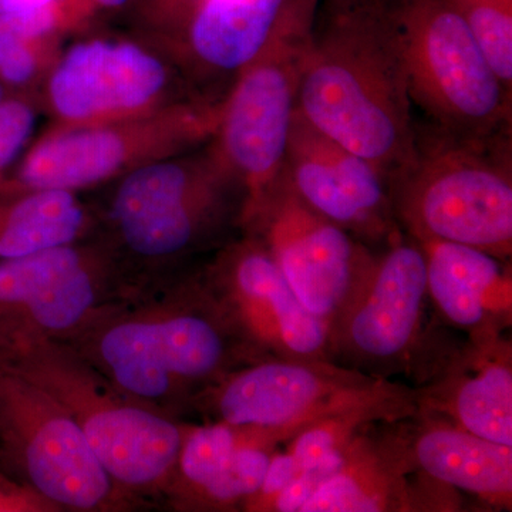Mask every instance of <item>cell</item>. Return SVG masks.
I'll return each mask as SVG.
<instances>
[{"instance_id":"obj_26","label":"cell","mask_w":512,"mask_h":512,"mask_svg":"<svg viewBox=\"0 0 512 512\" xmlns=\"http://www.w3.org/2000/svg\"><path fill=\"white\" fill-rule=\"evenodd\" d=\"M485 62L512 93V0H448Z\"/></svg>"},{"instance_id":"obj_10","label":"cell","mask_w":512,"mask_h":512,"mask_svg":"<svg viewBox=\"0 0 512 512\" xmlns=\"http://www.w3.org/2000/svg\"><path fill=\"white\" fill-rule=\"evenodd\" d=\"M103 239L0 261V365L45 342H67L133 295Z\"/></svg>"},{"instance_id":"obj_5","label":"cell","mask_w":512,"mask_h":512,"mask_svg":"<svg viewBox=\"0 0 512 512\" xmlns=\"http://www.w3.org/2000/svg\"><path fill=\"white\" fill-rule=\"evenodd\" d=\"M0 367L39 384L72 414L121 490L138 503L164 498L187 424L121 392L64 343L30 346Z\"/></svg>"},{"instance_id":"obj_27","label":"cell","mask_w":512,"mask_h":512,"mask_svg":"<svg viewBox=\"0 0 512 512\" xmlns=\"http://www.w3.org/2000/svg\"><path fill=\"white\" fill-rule=\"evenodd\" d=\"M40 110L36 97L22 94L0 103V187L35 138Z\"/></svg>"},{"instance_id":"obj_13","label":"cell","mask_w":512,"mask_h":512,"mask_svg":"<svg viewBox=\"0 0 512 512\" xmlns=\"http://www.w3.org/2000/svg\"><path fill=\"white\" fill-rule=\"evenodd\" d=\"M309 37L266 50L235 77L221 100L210 143L244 190L241 225L284 177Z\"/></svg>"},{"instance_id":"obj_21","label":"cell","mask_w":512,"mask_h":512,"mask_svg":"<svg viewBox=\"0 0 512 512\" xmlns=\"http://www.w3.org/2000/svg\"><path fill=\"white\" fill-rule=\"evenodd\" d=\"M412 471L393 436L377 441L360 431L302 512L439 511L436 485L416 487Z\"/></svg>"},{"instance_id":"obj_18","label":"cell","mask_w":512,"mask_h":512,"mask_svg":"<svg viewBox=\"0 0 512 512\" xmlns=\"http://www.w3.org/2000/svg\"><path fill=\"white\" fill-rule=\"evenodd\" d=\"M416 393L417 413L512 447V349L507 336L446 350Z\"/></svg>"},{"instance_id":"obj_32","label":"cell","mask_w":512,"mask_h":512,"mask_svg":"<svg viewBox=\"0 0 512 512\" xmlns=\"http://www.w3.org/2000/svg\"><path fill=\"white\" fill-rule=\"evenodd\" d=\"M8 96L9 94L6 92L5 87H3L2 83H0V103H2V101L5 100Z\"/></svg>"},{"instance_id":"obj_14","label":"cell","mask_w":512,"mask_h":512,"mask_svg":"<svg viewBox=\"0 0 512 512\" xmlns=\"http://www.w3.org/2000/svg\"><path fill=\"white\" fill-rule=\"evenodd\" d=\"M241 231L265 245L302 305L329 330L372 261V248L299 200L285 177Z\"/></svg>"},{"instance_id":"obj_7","label":"cell","mask_w":512,"mask_h":512,"mask_svg":"<svg viewBox=\"0 0 512 512\" xmlns=\"http://www.w3.org/2000/svg\"><path fill=\"white\" fill-rule=\"evenodd\" d=\"M221 101H175L150 113L84 126H50L33 138L0 192H82L110 185L136 168L210 143Z\"/></svg>"},{"instance_id":"obj_33","label":"cell","mask_w":512,"mask_h":512,"mask_svg":"<svg viewBox=\"0 0 512 512\" xmlns=\"http://www.w3.org/2000/svg\"><path fill=\"white\" fill-rule=\"evenodd\" d=\"M343 2H346V0H326V6H338Z\"/></svg>"},{"instance_id":"obj_11","label":"cell","mask_w":512,"mask_h":512,"mask_svg":"<svg viewBox=\"0 0 512 512\" xmlns=\"http://www.w3.org/2000/svg\"><path fill=\"white\" fill-rule=\"evenodd\" d=\"M0 467L60 510L127 511L121 490L72 414L39 384L0 367Z\"/></svg>"},{"instance_id":"obj_19","label":"cell","mask_w":512,"mask_h":512,"mask_svg":"<svg viewBox=\"0 0 512 512\" xmlns=\"http://www.w3.org/2000/svg\"><path fill=\"white\" fill-rule=\"evenodd\" d=\"M419 244L437 315L474 342L505 335L512 322L511 261L456 242Z\"/></svg>"},{"instance_id":"obj_23","label":"cell","mask_w":512,"mask_h":512,"mask_svg":"<svg viewBox=\"0 0 512 512\" xmlns=\"http://www.w3.org/2000/svg\"><path fill=\"white\" fill-rule=\"evenodd\" d=\"M74 30L72 13L63 3L0 16V83L6 92L37 99L63 37Z\"/></svg>"},{"instance_id":"obj_9","label":"cell","mask_w":512,"mask_h":512,"mask_svg":"<svg viewBox=\"0 0 512 512\" xmlns=\"http://www.w3.org/2000/svg\"><path fill=\"white\" fill-rule=\"evenodd\" d=\"M429 305L423 249L403 232L373 252L330 326V359L382 379L424 366L421 375L427 377L443 353L430 348Z\"/></svg>"},{"instance_id":"obj_6","label":"cell","mask_w":512,"mask_h":512,"mask_svg":"<svg viewBox=\"0 0 512 512\" xmlns=\"http://www.w3.org/2000/svg\"><path fill=\"white\" fill-rule=\"evenodd\" d=\"M212 421L258 431L285 443L296 430L343 413L397 423L417 413L414 389L332 360L265 357L239 367L198 397Z\"/></svg>"},{"instance_id":"obj_29","label":"cell","mask_w":512,"mask_h":512,"mask_svg":"<svg viewBox=\"0 0 512 512\" xmlns=\"http://www.w3.org/2000/svg\"><path fill=\"white\" fill-rule=\"evenodd\" d=\"M136 3L150 35L164 42L180 28L195 0H136Z\"/></svg>"},{"instance_id":"obj_12","label":"cell","mask_w":512,"mask_h":512,"mask_svg":"<svg viewBox=\"0 0 512 512\" xmlns=\"http://www.w3.org/2000/svg\"><path fill=\"white\" fill-rule=\"evenodd\" d=\"M192 97L204 96L156 40L92 36L60 49L37 99L52 126H84L140 116Z\"/></svg>"},{"instance_id":"obj_2","label":"cell","mask_w":512,"mask_h":512,"mask_svg":"<svg viewBox=\"0 0 512 512\" xmlns=\"http://www.w3.org/2000/svg\"><path fill=\"white\" fill-rule=\"evenodd\" d=\"M299 114L387 180L413 150L416 119L387 0L326 6L303 53Z\"/></svg>"},{"instance_id":"obj_25","label":"cell","mask_w":512,"mask_h":512,"mask_svg":"<svg viewBox=\"0 0 512 512\" xmlns=\"http://www.w3.org/2000/svg\"><path fill=\"white\" fill-rule=\"evenodd\" d=\"M379 423L365 413H343L306 424L289 437L286 451L299 471L322 470L332 476L342 464L346 448L365 427Z\"/></svg>"},{"instance_id":"obj_30","label":"cell","mask_w":512,"mask_h":512,"mask_svg":"<svg viewBox=\"0 0 512 512\" xmlns=\"http://www.w3.org/2000/svg\"><path fill=\"white\" fill-rule=\"evenodd\" d=\"M0 512H62L25 481L0 467Z\"/></svg>"},{"instance_id":"obj_24","label":"cell","mask_w":512,"mask_h":512,"mask_svg":"<svg viewBox=\"0 0 512 512\" xmlns=\"http://www.w3.org/2000/svg\"><path fill=\"white\" fill-rule=\"evenodd\" d=\"M248 431L210 421L185 426L173 480L164 498L178 510L200 511L202 500L231 464Z\"/></svg>"},{"instance_id":"obj_16","label":"cell","mask_w":512,"mask_h":512,"mask_svg":"<svg viewBox=\"0 0 512 512\" xmlns=\"http://www.w3.org/2000/svg\"><path fill=\"white\" fill-rule=\"evenodd\" d=\"M319 0H195L160 42L200 96L221 101L248 64L285 40L309 36Z\"/></svg>"},{"instance_id":"obj_31","label":"cell","mask_w":512,"mask_h":512,"mask_svg":"<svg viewBox=\"0 0 512 512\" xmlns=\"http://www.w3.org/2000/svg\"><path fill=\"white\" fill-rule=\"evenodd\" d=\"M59 3L69 8L77 30H82V20L77 13L76 0H0V16L18 15V13L59 5Z\"/></svg>"},{"instance_id":"obj_28","label":"cell","mask_w":512,"mask_h":512,"mask_svg":"<svg viewBox=\"0 0 512 512\" xmlns=\"http://www.w3.org/2000/svg\"><path fill=\"white\" fill-rule=\"evenodd\" d=\"M298 473V464L295 463L291 454L286 450L279 451L276 447L271 460H269L268 470H266L261 487L244 504L242 510L272 512L276 498Z\"/></svg>"},{"instance_id":"obj_15","label":"cell","mask_w":512,"mask_h":512,"mask_svg":"<svg viewBox=\"0 0 512 512\" xmlns=\"http://www.w3.org/2000/svg\"><path fill=\"white\" fill-rule=\"evenodd\" d=\"M200 275L235 328L264 357L330 359V330L313 316L254 235L229 239ZM333 362V360H332Z\"/></svg>"},{"instance_id":"obj_8","label":"cell","mask_w":512,"mask_h":512,"mask_svg":"<svg viewBox=\"0 0 512 512\" xmlns=\"http://www.w3.org/2000/svg\"><path fill=\"white\" fill-rule=\"evenodd\" d=\"M413 109L463 136L512 133V93L448 0H387Z\"/></svg>"},{"instance_id":"obj_4","label":"cell","mask_w":512,"mask_h":512,"mask_svg":"<svg viewBox=\"0 0 512 512\" xmlns=\"http://www.w3.org/2000/svg\"><path fill=\"white\" fill-rule=\"evenodd\" d=\"M394 217L414 241L512 255V136L473 137L416 120L413 150L389 177Z\"/></svg>"},{"instance_id":"obj_20","label":"cell","mask_w":512,"mask_h":512,"mask_svg":"<svg viewBox=\"0 0 512 512\" xmlns=\"http://www.w3.org/2000/svg\"><path fill=\"white\" fill-rule=\"evenodd\" d=\"M416 417L420 420L416 430L394 436L412 470L441 487L510 510L512 447L485 440L440 417Z\"/></svg>"},{"instance_id":"obj_22","label":"cell","mask_w":512,"mask_h":512,"mask_svg":"<svg viewBox=\"0 0 512 512\" xmlns=\"http://www.w3.org/2000/svg\"><path fill=\"white\" fill-rule=\"evenodd\" d=\"M97 228L99 215L79 192H0V261L86 241Z\"/></svg>"},{"instance_id":"obj_17","label":"cell","mask_w":512,"mask_h":512,"mask_svg":"<svg viewBox=\"0 0 512 512\" xmlns=\"http://www.w3.org/2000/svg\"><path fill=\"white\" fill-rule=\"evenodd\" d=\"M284 177L299 200L367 247L403 234L386 175L365 158L323 136L296 110Z\"/></svg>"},{"instance_id":"obj_1","label":"cell","mask_w":512,"mask_h":512,"mask_svg":"<svg viewBox=\"0 0 512 512\" xmlns=\"http://www.w3.org/2000/svg\"><path fill=\"white\" fill-rule=\"evenodd\" d=\"M63 343L121 392L174 419L229 373L265 359L200 272L127 296Z\"/></svg>"},{"instance_id":"obj_3","label":"cell","mask_w":512,"mask_h":512,"mask_svg":"<svg viewBox=\"0 0 512 512\" xmlns=\"http://www.w3.org/2000/svg\"><path fill=\"white\" fill-rule=\"evenodd\" d=\"M111 185L100 239L133 292L175 278L178 265L222 247L232 229L241 231L244 190L211 143L143 165Z\"/></svg>"}]
</instances>
